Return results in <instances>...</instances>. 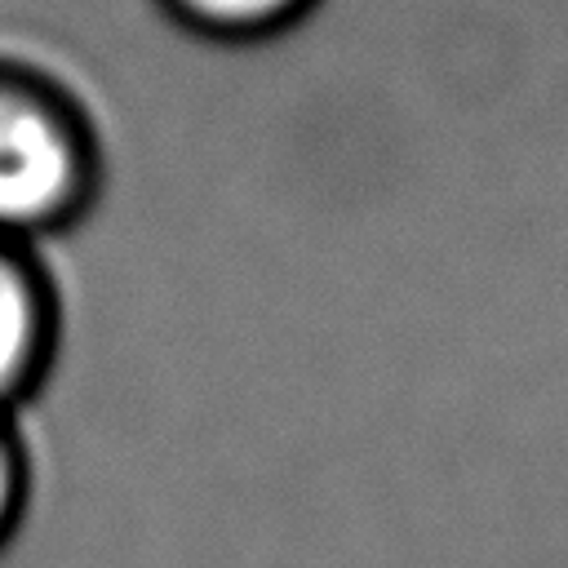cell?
<instances>
[{
    "label": "cell",
    "mask_w": 568,
    "mask_h": 568,
    "mask_svg": "<svg viewBox=\"0 0 568 568\" xmlns=\"http://www.w3.org/2000/svg\"><path fill=\"white\" fill-rule=\"evenodd\" d=\"M102 186V146L80 98L49 71L0 58V240L75 226Z\"/></svg>",
    "instance_id": "cell-1"
},
{
    "label": "cell",
    "mask_w": 568,
    "mask_h": 568,
    "mask_svg": "<svg viewBox=\"0 0 568 568\" xmlns=\"http://www.w3.org/2000/svg\"><path fill=\"white\" fill-rule=\"evenodd\" d=\"M62 342V306L49 266L31 244L0 240V417L44 390Z\"/></svg>",
    "instance_id": "cell-2"
},
{
    "label": "cell",
    "mask_w": 568,
    "mask_h": 568,
    "mask_svg": "<svg viewBox=\"0 0 568 568\" xmlns=\"http://www.w3.org/2000/svg\"><path fill=\"white\" fill-rule=\"evenodd\" d=\"M186 31L209 40H266L288 31L315 0H160Z\"/></svg>",
    "instance_id": "cell-3"
},
{
    "label": "cell",
    "mask_w": 568,
    "mask_h": 568,
    "mask_svg": "<svg viewBox=\"0 0 568 568\" xmlns=\"http://www.w3.org/2000/svg\"><path fill=\"white\" fill-rule=\"evenodd\" d=\"M36 501V457L13 417H0V555L22 537Z\"/></svg>",
    "instance_id": "cell-4"
}]
</instances>
